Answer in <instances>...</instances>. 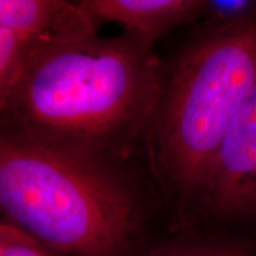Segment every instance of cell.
Masks as SVG:
<instances>
[{
  "label": "cell",
  "mask_w": 256,
  "mask_h": 256,
  "mask_svg": "<svg viewBox=\"0 0 256 256\" xmlns=\"http://www.w3.org/2000/svg\"><path fill=\"white\" fill-rule=\"evenodd\" d=\"M255 84L256 17L202 30L164 76L146 151L184 218H191L229 124Z\"/></svg>",
  "instance_id": "obj_3"
},
{
  "label": "cell",
  "mask_w": 256,
  "mask_h": 256,
  "mask_svg": "<svg viewBox=\"0 0 256 256\" xmlns=\"http://www.w3.org/2000/svg\"><path fill=\"white\" fill-rule=\"evenodd\" d=\"M256 17L255 0H210L206 2L202 18L203 30L232 26Z\"/></svg>",
  "instance_id": "obj_9"
},
{
  "label": "cell",
  "mask_w": 256,
  "mask_h": 256,
  "mask_svg": "<svg viewBox=\"0 0 256 256\" xmlns=\"http://www.w3.org/2000/svg\"><path fill=\"white\" fill-rule=\"evenodd\" d=\"M78 5L95 25L100 22H113L122 25L126 32L139 34L153 43L172 28L202 18L206 2L82 0Z\"/></svg>",
  "instance_id": "obj_5"
},
{
  "label": "cell",
  "mask_w": 256,
  "mask_h": 256,
  "mask_svg": "<svg viewBox=\"0 0 256 256\" xmlns=\"http://www.w3.org/2000/svg\"><path fill=\"white\" fill-rule=\"evenodd\" d=\"M78 11V2L60 0H0V25L40 46Z\"/></svg>",
  "instance_id": "obj_6"
},
{
  "label": "cell",
  "mask_w": 256,
  "mask_h": 256,
  "mask_svg": "<svg viewBox=\"0 0 256 256\" xmlns=\"http://www.w3.org/2000/svg\"><path fill=\"white\" fill-rule=\"evenodd\" d=\"M6 222L66 256H133L145 208L118 166L72 158L2 133Z\"/></svg>",
  "instance_id": "obj_2"
},
{
  "label": "cell",
  "mask_w": 256,
  "mask_h": 256,
  "mask_svg": "<svg viewBox=\"0 0 256 256\" xmlns=\"http://www.w3.org/2000/svg\"><path fill=\"white\" fill-rule=\"evenodd\" d=\"M256 224V84L224 136L190 220Z\"/></svg>",
  "instance_id": "obj_4"
},
{
  "label": "cell",
  "mask_w": 256,
  "mask_h": 256,
  "mask_svg": "<svg viewBox=\"0 0 256 256\" xmlns=\"http://www.w3.org/2000/svg\"><path fill=\"white\" fill-rule=\"evenodd\" d=\"M28 232L2 220L0 224V256H60Z\"/></svg>",
  "instance_id": "obj_10"
},
{
  "label": "cell",
  "mask_w": 256,
  "mask_h": 256,
  "mask_svg": "<svg viewBox=\"0 0 256 256\" xmlns=\"http://www.w3.org/2000/svg\"><path fill=\"white\" fill-rule=\"evenodd\" d=\"M162 82L152 42L132 32L98 36L80 8L31 54L17 87L0 101L2 133L119 166L145 138Z\"/></svg>",
  "instance_id": "obj_1"
},
{
  "label": "cell",
  "mask_w": 256,
  "mask_h": 256,
  "mask_svg": "<svg viewBox=\"0 0 256 256\" xmlns=\"http://www.w3.org/2000/svg\"><path fill=\"white\" fill-rule=\"evenodd\" d=\"M37 44L0 25V101L17 87Z\"/></svg>",
  "instance_id": "obj_8"
},
{
  "label": "cell",
  "mask_w": 256,
  "mask_h": 256,
  "mask_svg": "<svg viewBox=\"0 0 256 256\" xmlns=\"http://www.w3.org/2000/svg\"><path fill=\"white\" fill-rule=\"evenodd\" d=\"M138 256H256V232H183Z\"/></svg>",
  "instance_id": "obj_7"
}]
</instances>
